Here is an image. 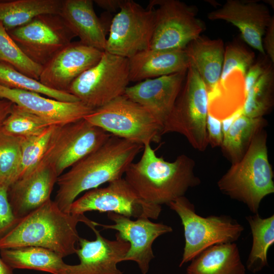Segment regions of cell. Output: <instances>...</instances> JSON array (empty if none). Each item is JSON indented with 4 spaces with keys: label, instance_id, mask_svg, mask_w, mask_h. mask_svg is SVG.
Masks as SVG:
<instances>
[{
    "label": "cell",
    "instance_id": "obj_24",
    "mask_svg": "<svg viewBox=\"0 0 274 274\" xmlns=\"http://www.w3.org/2000/svg\"><path fill=\"white\" fill-rule=\"evenodd\" d=\"M208 94V113L222 121L243 109L246 93L245 75L237 69L220 79Z\"/></svg>",
    "mask_w": 274,
    "mask_h": 274
},
{
    "label": "cell",
    "instance_id": "obj_16",
    "mask_svg": "<svg viewBox=\"0 0 274 274\" xmlns=\"http://www.w3.org/2000/svg\"><path fill=\"white\" fill-rule=\"evenodd\" d=\"M103 51L81 42H72L43 66L39 81L46 87L68 93L73 82L96 64Z\"/></svg>",
    "mask_w": 274,
    "mask_h": 274
},
{
    "label": "cell",
    "instance_id": "obj_42",
    "mask_svg": "<svg viewBox=\"0 0 274 274\" xmlns=\"http://www.w3.org/2000/svg\"><path fill=\"white\" fill-rule=\"evenodd\" d=\"M13 105L10 101L0 98V126L10 114Z\"/></svg>",
    "mask_w": 274,
    "mask_h": 274
},
{
    "label": "cell",
    "instance_id": "obj_19",
    "mask_svg": "<svg viewBox=\"0 0 274 274\" xmlns=\"http://www.w3.org/2000/svg\"><path fill=\"white\" fill-rule=\"evenodd\" d=\"M58 176L53 168L41 160L30 172L8 187V199L15 217L19 220L48 200Z\"/></svg>",
    "mask_w": 274,
    "mask_h": 274
},
{
    "label": "cell",
    "instance_id": "obj_38",
    "mask_svg": "<svg viewBox=\"0 0 274 274\" xmlns=\"http://www.w3.org/2000/svg\"><path fill=\"white\" fill-rule=\"evenodd\" d=\"M207 129L209 144L212 147L221 146L223 139L221 121L208 113Z\"/></svg>",
    "mask_w": 274,
    "mask_h": 274
},
{
    "label": "cell",
    "instance_id": "obj_41",
    "mask_svg": "<svg viewBox=\"0 0 274 274\" xmlns=\"http://www.w3.org/2000/svg\"><path fill=\"white\" fill-rule=\"evenodd\" d=\"M122 0H95V3L98 6L103 9L111 11L116 12L119 10Z\"/></svg>",
    "mask_w": 274,
    "mask_h": 274
},
{
    "label": "cell",
    "instance_id": "obj_1",
    "mask_svg": "<svg viewBox=\"0 0 274 274\" xmlns=\"http://www.w3.org/2000/svg\"><path fill=\"white\" fill-rule=\"evenodd\" d=\"M144 146L112 135L101 146L78 161L58 177L55 201L69 213L77 196L122 178Z\"/></svg>",
    "mask_w": 274,
    "mask_h": 274
},
{
    "label": "cell",
    "instance_id": "obj_32",
    "mask_svg": "<svg viewBox=\"0 0 274 274\" xmlns=\"http://www.w3.org/2000/svg\"><path fill=\"white\" fill-rule=\"evenodd\" d=\"M0 62L39 81L43 66L31 61L21 50L0 23Z\"/></svg>",
    "mask_w": 274,
    "mask_h": 274
},
{
    "label": "cell",
    "instance_id": "obj_9",
    "mask_svg": "<svg viewBox=\"0 0 274 274\" xmlns=\"http://www.w3.org/2000/svg\"><path fill=\"white\" fill-rule=\"evenodd\" d=\"M112 134L82 119L55 125L41 160L59 177L64 171L101 146Z\"/></svg>",
    "mask_w": 274,
    "mask_h": 274
},
{
    "label": "cell",
    "instance_id": "obj_27",
    "mask_svg": "<svg viewBox=\"0 0 274 274\" xmlns=\"http://www.w3.org/2000/svg\"><path fill=\"white\" fill-rule=\"evenodd\" d=\"M62 0H0V23L9 31L44 14H59Z\"/></svg>",
    "mask_w": 274,
    "mask_h": 274
},
{
    "label": "cell",
    "instance_id": "obj_15",
    "mask_svg": "<svg viewBox=\"0 0 274 274\" xmlns=\"http://www.w3.org/2000/svg\"><path fill=\"white\" fill-rule=\"evenodd\" d=\"M95 226L89 227L94 232L95 239L89 241L80 237L77 249L80 263L66 264L60 274H123L117 264L123 261L129 244L117 233L114 240L103 237Z\"/></svg>",
    "mask_w": 274,
    "mask_h": 274
},
{
    "label": "cell",
    "instance_id": "obj_29",
    "mask_svg": "<svg viewBox=\"0 0 274 274\" xmlns=\"http://www.w3.org/2000/svg\"><path fill=\"white\" fill-rule=\"evenodd\" d=\"M262 117L252 118L243 114L236 118L223 134L222 148L232 161H239L253 138L264 125Z\"/></svg>",
    "mask_w": 274,
    "mask_h": 274
},
{
    "label": "cell",
    "instance_id": "obj_8",
    "mask_svg": "<svg viewBox=\"0 0 274 274\" xmlns=\"http://www.w3.org/2000/svg\"><path fill=\"white\" fill-rule=\"evenodd\" d=\"M129 82L128 59L104 51L73 82L68 93L94 110L123 95Z\"/></svg>",
    "mask_w": 274,
    "mask_h": 274
},
{
    "label": "cell",
    "instance_id": "obj_28",
    "mask_svg": "<svg viewBox=\"0 0 274 274\" xmlns=\"http://www.w3.org/2000/svg\"><path fill=\"white\" fill-rule=\"evenodd\" d=\"M246 219L252 235V245L246 265L249 270L255 272L268 264L267 253L274 243V215L262 218L256 213Z\"/></svg>",
    "mask_w": 274,
    "mask_h": 274
},
{
    "label": "cell",
    "instance_id": "obj_37",
    "mask_svg": "<svg viewBox=\"0 0 274 274\" xmlns=\"http://www.w3.org/2000/svg\"><path fill=\"white\" fill-rule=\"evenodd\" d=\"M8 187L5 184H0V239L19 221L14 216L9 201Z\"/></svg>",
    "mask_w": 274,
    "mask_h": 274
},
{
    "label": "cell",
    "instance_id": "obj_36",
    "mask_svg": "<svg viewBox=\"0 0 274 274\" xmlns=\"http://www.w3.org/2000/svg\"><path fill=\"white\" fill-rule=\"evenodd\" d=\"M254 58V52L246 48L236 44L229 45L225 49L220 79H223L235 69L241 71L245 76Z\"/></svg>",
    "mask_w": 274,
    "mask_h": 274
},
{
    "label": "cell",
    "instance_id": "obj_5",
    "mask_svg": "<svg viewBox=\"0 0 274 274\" xmlns=\"http://www.w3.org/2000/svg\"><path fill=\"white\" fill-rule=\"evenodd\" d=\"M110 134L143 146L158 143L163 125L146 108L124 94L84 118Z\"/></svg>",
    "mask_w": 274,
    "mask_h": 274
},
{
    "label": "cell",
    "instance_id": "obj_43",
    "mask_svg": "<svg viewBox=\"0 0 274 274\" xmlns=\"http://www.w3.org/2000/svg\"><path fill=\"white\" fill-rule=\"evenodd\" d=\"M13 270L0 258V274H14Z\"/></svg>",
    "mask_w": 274,
    "mask_h": 274
},
{
    "label": "cell",
    "instance_id": "obj_4",
    "mask_svg": "<svg viewBox=\"0 0 274 274\" xmlns=\"http://www.w3.org/2000/svg\"><path fill=\"white\" fill-rule=\"evenodd\" d=\"M266 133L260 131L243 157L232 163L217 183L219 190L258 213L262 200L274 192L273 174L268 157Z\"/></svg>",
    "mask_w": 274,
    "mask_h": 274
},
{
    "label": "cell",
    "instance_id": "obj_11",
    "mask_svg": "<svg viewBox=\"0 0 274 274\" xmlns=\"http://www.w3.org/2000/svg\"><path fill=\"white\" fill-rule=\"evenodd\" d=\"M161 206L142 200L124 178L115 180L102 188L87 191L71 205L69 213L81 215L87 212H112L135 218L157 219Z\"/></svg>",
    "mask_w": 274,
    "mask_h": 274
},
{
    "label": "cell",
    "instance_id": "obj_3",
    "mask_svg": "<svg viewBox=\"0 0 274 274\" xmlns=\"http://www.w3.org/2000/svg\"><path fill=\"white\" fill-rule=\"evenodd\" d=\"M142 155L132 162L124 179L144 201L161 206L184 196L190 188L199 184L195 175V161L185 154L173 162L156 155L151 144L144 146Z\"/></svg>",
    "mask_w": 274,
    "mask_h": 274
},
{
    "label": "cell",
    "instance_id": "obj_31",
    "mask_svg": "<svg viewBox=\"0 0 274 274\" xmlns=\"http://www.w3.org/2000/svg\"><path fill=\"white\" fill-rule=\"evenodd\" d=\"M273 72L268 66L247 93L243 115L252 118L262 117L272 106Z\"/></svg>",
    "mask_w": 274,
    "mask_h": 274
},
{
    "label": "cell",
    "instance_id": "obj_22",
    "mask_svg": "<svg viewBox=\"0 0 274 274\" xmlns=\"http://www.w3.org/2000/svg\"><path fill=\"white\" fill-rule=\"evenodd\" d=\"M59 15L82 43L104 51L107 29L92 0H62Z\"/></svg>",
    "mask_w": 274,
    "mask_h": 274
},
{
    "label": "cell",
    "instance_id": "obj_10",
    "mask_svg": "<svg viewBox=\"0 0 274 274\" xmlns=\"http://www.w3.org/2000/svg\"><path fill=\"white\" fill-rule=\"evenodd\" d=\"M155 23V10L131 0H122L112 20L105 51L126 58L148 49Z\"/></svg>",
    "mask_w": 274,
    "mask_h": 274
},
{
    "label": "cell",
    "instance_id": "obj_39",
    "mask_svg": "<svg viewBox=\"0 0 274 274\" xmlns=\"http://www.w3.org/2000/svg\"><path fill=\"white\" fill-rule=\"evenodd\" d=\"M267 67H264L262 64L259 62L253 64L249 68L245 76V85L246 95L248 91L264 73Z\"/></svg>",
    "mask_w": 274,
    "mask_h": 274
},
{
    "label": "cell",
    "instance_id": "obj_30",
    "mask_svg": "<svg viewBox=\"0 0 274 274\" xmlns=\"http://www.w3.org/2000/svg\"><path fill=\"white\" fill-rule=\"evenodd\" d=\"M0 84L10 88L37 92L61 101H79L70 93L51 89L39 80L27 76L2 62H0Z\"/></svg>",
    "mask_w": 274,
    "mask_h": 274
},
{
    "label": "cell",
    "instance_id": "obj_20",
    "mask_svg": "<svg viewBox=\"0 0 274 274\" xmlns=\"http://www.w3.org/2000/svg\"><path fill=\"white\" fill-rule=\"evenodd\" d=\"M187 71L140 81L128 86L124 95L148 110L163 126L182 89Z\"/></svg>",
    "mask_w": 274,
    "mask_h": 274
},
{
    "label": "cell",
    "instance_id": "obj_7",
    "mask_svg": "<svg viewBox=\"0 0 274 274\" xmlns=\"http://www.w3.org/2000/svg\"><path fill=\"white\" fill-rule=\"evenodd\" d=\"M167 206L179 216L184 229L185 246L180 267L213 246L234 243L244 230L241 224L227 216L198 215L194 205L184 196Z\"/></svg>",
    "mask_w": 274,
    "mask_h": 274
},
{
    "label": "cell",
    "instance_id": "obj_17",
    "mask_svg": "<svg viewBox=\"0 0 274 274\" xmlns=\"http://www.w3.org/2000/svg\"><path fill=\"white\" fill-rule=\"evenodd\" d=\"M208 17L232 23L238 28L248 44L265 54L262 39L273 18L265 5L253 1L227 0L220 8L209 13Z\"/></svg>",
    "mask_w": 274,
    "mask_h": 274
},
{
    "label": "cell",
    "instance_id": "obj_25",
    "mask_svg": "<svg viewBox=\"0 0 274 274\" xmlns=\"http://www.w3.org/2000/svg\"><path fill=\"white\" fill-rule=\"evenodd\" d=\"M186 274H246L234 243L213 246L194 258Z\"/></svg>",
    "mask_w": 274,
    "mask_h": 274
},
{
    "label": "cell",
    "instance_id": "obj_35",
    "mask_svg": "<svg viewBox=\"0 0 274 274\" xmlns=\"http://www.w3.org/2000/svg\"><path fill=\"white\" fill-rule=\"evenodd\" d=\"M55 125L39 134L22 138L20 162L16 180L32 170L41 161Z\"/></svg>",
    "mask_w": 274,
    "mask_h": 274
},
{
    "label": "cell",
    "instance_id": "obj_26",
    "mask_svg": "<svg viewBox=\"0 0 274 274\" xmlns=\"http://www.w3.org/2000/svg\"><path fill=\"white\" fill-rule=\"evenodd\" d=\"M0 250L1 258L13 269H33L60 274L67 264L57 253L42 247L27 246Z\"/></svg>",
    "mask_w": 274,
    "mask_h": 274
},
{
    "label": "cell",
    "instance_id": "obj_18",
    "mask_svg": "<svg viewBox=\"0 0 274 274\" xmlns=\"http://www.w3.org/2000/svg\"><path fill=\"white\" fill-rule=\"evenodd\" d=\"M0 98L10 101L55 125L77 121L94 110L80 101H61L37 92L10 88L1 84Z\"/></svg>",
    "mask_w": 274,
    "mask_h": 274
},
{
    "label": "cell",
    "instance_id": "obj_40",
    "mask_svg": "<svg viewBox=\"0 0 274 274\" xmlns=\"http://www.w3.org/2000/svg\"><path fill=\"white\" fill-rule=\"evenodd\" d=\"M264 37L262 39V46L265 53L274 62V18L272 19L267 27Z\"/></svg>",
    "mask_w": 274,
    "mask_h": 274
},
{
    "label": "cell",
    "instance_id": "obj_2",
    "mask_svg": "<svg viewBox=\"0 0 274 274\" xmlns=\"http://www.w3.org/2000/svg\"><path fill=\"white\" fill-rule=\"evenodd\" d=\"M88 227L95 223L84 215H73L61 210L54 200H48L19 220L0 239V250L27 246L50 250L62 258L76 253L79 222Z\"/></svg>",
    "mask_w": 274,
    "mask_h": 274
},
{
    "label": "cell",
    "instance_id": "obj_33",
    "mask_svg": "<svg viewBox=\"0 0 274 274\" xmlns=\"http://www.w3.org/2000/svg\"><path fill=\"white\" fill-rule=\"evenodd\" d=\"M51 125L44 119L13 104L1 126L8 134L23 138L39 134Z\"/></svg>",
    "mask_w": 274,
    "mask_h": 274
},
{
    "label": "cell",
    "instance_id": "obj_12",
    "mask_svg": "<svg viewBox=\"0 0 274 274\" xmlns=\"http://www.w3.org/2000/svg\"><path fill=\"white\" fill-rule=\"evenodd\" d=\"M8 32L31 61L42 66L76 37L62 17L52 14L38 15Z\"/></svg>",
    "mask_w": 274,
    "mask_h": 274
},
{
    "label": "cell",
    "instance_id": "obj_6",
    "mask_svg": "<svg viewBox=\"0 0 274 274\" xmlns=\"http://www.w3.org/2000/svg\"><path fill=\"white\" fill-rule=\"evenodd\" d=\"M185 79L174 106L164 123L163 134L168 132L180 133L194 149L203 151L209 145L207 87L191 64Z\"/></svg>",
    "mask_w": 274,
    "mask_h": 274
},
{
    "label": "cell",
    "instance_id": "obj_13",
    "mask_svg": "<svg viewBox=\"0 0 274 274\" xmlns=\"http://www.w3.org/2000/svg\"><path fill=\"white\" fill-rule=\"evenodd\" d=\"M155 10L154 31L149 49H185L200 36L204 25L194 8L178 0H153Z\"/></svg>",
    "mask_w": 274,
    "mask_h": 274
},
{
    "label": "cell",
    "instance_id": "obj_34",
    "mask_svg": "<svg viewBox=\"0 0 274 274\" xmlns=\"http://www.w3.org/2000/svg\"><path fill=\"white\" fill-rule=\"evenodd\" d=\"M22 138L8 134L0 126V184L9 186L17 178Z\"/></svg>",
    "mask_w": 274,
    "mask_h": 274
},
{
    "label": "cell",
    "instance_id": "obj_23",
    "mask_svg": "<svg viewBox=\"0 0 274 274\" xmlns=\"http://www.w3.org/2000/svg\"><path fill=\"white\" fill-rule=\"evenodd\" d=\"M185 50L190 64L196 70L209 92L220 79L225 51L223 41L199 36Z\"/></svg>",
    "mask_w": 274,
    "mask_h": 274
},
{
    "label": "cell",
    "instance_id": "obj_14",
    "mask_svg": "<svg viewBox=\"0 0 274 274\" xmlns=\"http://www.w3.org/2000/svg\"><path fill=\"white\" fill-rule=\"evenodd\" d=\"M108 217L113 224L98 223L104 229H113L121 238L129 244L123 261L136 262L142 274H147L151 261L154 258L152 250L154 242L160 236L173 231L172 228L161 223H155L147 218L132 220L120 214L109 212Z\"/></svg>",
    "mask_w": 274,
    "mask_h": 274
},
{
    "label": "cell",
    "instance_id": "obj_21",
    "mask_svg": "<svg viewBox=\"0 0 274 274\" xmlns=\"http://www.w3.org/2000/svg\"><path fill=\"white\" fill-rule=\"evenodd\" d=\"M130 82H139L187 71L190 60L185 48L147 49L128 59Z\"/></svg>",
    "mask_w": 274,
    "mask_h": 274
}]
</instances>
